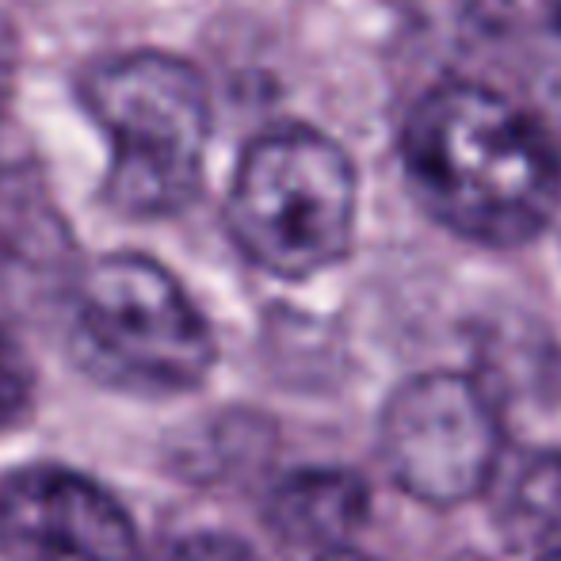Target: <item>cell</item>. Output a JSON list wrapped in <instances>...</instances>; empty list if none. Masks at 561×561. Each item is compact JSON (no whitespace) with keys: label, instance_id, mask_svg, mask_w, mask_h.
<instances>
[{"label":"cell","instance_id":"cell-1","mask_svg":"<svg viewBox=\"0 0 561 561\" xmlns=\"http://www.w3.org/2000/svg\"><path fill=\"white\" fill-rule=\"evenodd\" d=\"M401 164L439 226L489 249L535 241L561 207L554 130L489 84L424 92L401 130Z\"/></svg>","mask_w":561,"mask_h":561},{"label":"cell","instance_id":"cell-2","mask_svg":"<svg viewBox=\"0 0 561 561\" xmlns=\"http://www.w3.org/2000/svg\"><path fill=\"white\" fill-rule=\"evenodd\" d=\"M77 96L112 141L107 207L123 218H169L199 195L210 96L192 61L161 50L118 54L84 69Z\"/></svg>","mask_w":561,"mask_h":561},{"label":"cell","instance_id":"cell-3","mask_svg":"<svg viewBox=\"0 0 561 561\" xmlns=\"http://www.w3.org/2000/svg\"><path fill=\"white\" fill-rule=\"evenodd\" d=\"M359 184L347 153L313 126H272L241 153L226 226L244 260L279 279H310L352 249Z\"/></svg>","mask_w":561,"mask_h":561},{"label":"cell","instance_id":"cell-4","mask_svg":"<svg viewBox=\"0 0 561 561\" xmlns=\"http://www.w3.org/2000/svg\"><path fill=\"white\" fill-rule=\"evenodd\" d=\"M73 347L84 370L126 393L195 390L215 367V333L180 279L138 252L84 267L73 295Z\"/></svg>","mask_w":561,"mask_h":561},{"label":"cell","instance_id":"cell-5","mask_svg":"<svg viewBox=\"0 0 561 561\" xmlns=\"http://www.w3.org/2000/svg\"><path fill=\"white\" fill-rule=\"evenodd\" d=\"M378 450L390 478L421 504L455 508L489 493L504 462V432L485 386L458 370L409 378L386 401Z\"/></svg>","mask_w":561,"mask_h":561},{"label":"cell","instance_id":"cell-6","mask_svg":"<svg viewBox=\"0 0 561 561\" xmlns=\"http://www.w3.org/2000/svg\"><path fill=\"white\" fill-rule=\"evenodd\" d=\"M8 561H134V524L107 489L66 466H27L0 481Z\"/></svg>","mask_w":561,"mask_h":561},{"label":"cell","instance_id":"cell-7","mask_svg":"<svg viewBox=\"0 0 561 561\" xmlns=\"http://www.w3.org/2000/svg\"><path fill=\"white\" fill-rule=\"evenodd\" d=\"M370 512L367 481L336 466H310L283 478L267 504L272 527L302 547L340 550Z\"/></svg>","mask_w":561,"mask_h":561},{"label":"cell","instance_id":"cell-8","mask_svg":"<svg viewBox=\"0 0 561 561\" xmlns=\"http://www.w3.org/2000/svg\"><path fill=\"white\" fill-rule=\"evenodd\" d=\"M489 493L496 531L512 550L535 561L561 554V450L504 455Z\"/></svg>","mask_w":561,"mask_h":561},{"label":"cell","instance_id":"cell-9","mask_svg":"<svg viewBox=\"0 0 561 561\" xmlns=\"http://www.w3.org/2000/svg\"><path fill=\"white\" fill-rule=\"evenodd\" d=\"M35 405V370L12 336L0 329V432L27 421Z\"/></svg>","mask_w":561,"mask_h":561},{"label":"cell","instance_id":"cell-10","mask_svg":"<svg viewBox=\"0 0 561 561\" xmlns=\"http://www.w3.org/2000/svg\"><path fill=\"white\" fill-rule=\"evenodd\" d=\"M164 561H260L233 535H187L184 542L169 550Z\"/></svg>","mask_w":561,"mask_h":561},{"label":"cell","instance_id":"cell-11","mask_svg":"<svg viewBox=\"0 0 561 561\" xmlns=\"http://www.w3.org/2000/svg\"><path fill=\"white\" fill-rule=\"evenodd\" d=\"M550 54H554V96H558V112H561V0L550 12Z\"/></svg>","mask_w":561,"mask_h":561},{"label":"cell","instance_id":"cell-12","mask_svg":"<svg viewBox=\"0 0 561 561\" xmlns=\"http://www.w3.org/2000/svg\"><path fill=\"white\" fill-rule=\"evenodd\" d=\"M318 561H382V558H370V554H359V550L340 547V550H329V554H321Z\"/></svg>","mask_w":561,"mask_h":561},{"label":"cell","instance_id":"cell-13","mask_svg":"<svg viewBox=\"0 0 561 561\" xmlns=\"http://www.w3.org/2000/svg\"><path fill=\"white\" fill-rule=\"evenodd\" d=\"M8 69H12V54H8V38L0 31V92L8 89Z\"/></svg>","mask_w":561,"mask_h":561},{"label":"cell","instance_id":"cell-14","mask_svg":"<svg viewBox=\"0 0 561 561\" xmlns=\"http://www.w3.org/2000/svg\"><path fill=\"white\" fill-rule=\"evenodd\" d=\"M539 561H561V554H554V558H539Z\"/></svg>","mask_w":561,"mask_h":561}]
</instances>
